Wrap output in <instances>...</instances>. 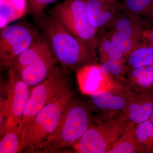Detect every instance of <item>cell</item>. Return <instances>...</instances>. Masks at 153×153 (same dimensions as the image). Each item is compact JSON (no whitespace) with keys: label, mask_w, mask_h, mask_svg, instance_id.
<instances>
[{"label":"cell","mask_w":153,"mask_h":153,"mask_svg":"<svg viewBox=\"0 0 153 153\" xmlns=\"http://www.w3.org/2000/svg\"><path fill=\"white\" fill-rule=\"evenodd\" d=\"M41 32L27 22H20L1 30L0 66L7 69L11 62L30 47Z\"/></svg>","instance_id":"9c48e42d"},{"label":"cell","mask_w":153,"mask_h":153,"mask_svg":"<svg viewBox=\"0 0 153 153\" xmlns=\"http://www.w3.org/2000/svg\"><path fill=\"white\" fill-rule=\"evenodd\" d=\"M127 61L118 60H107L100 62V69L103 74L115 76H121L127 70L126 66Z\"/></svg>","instance_id":"7402d4cb"},{"label":"cell","mask_w":153,"mask_h":153,"mask_svg":"<svg viewBox=\"0 0 153 153\" xmlns=\"http://www.w3.org/2000/svg\"><path fill=\"white\" fill-rule=\"evenodd\" d=\"M7 70V79L1 85V124L5 126L1 134L10 127L20 126L32 89L13 68Z\"/></svg>","instance_id":"52a82bcc"},{"label":"cell","mask_w":153,"mask_h":153,"mask_svg":"<svg viewBox=\"0 0 153 153\" xmlns=\"http://www.w3.org/2000/svg\"><path fill=\"white\" fill-rule=\"evenodd\" d=\"M22 134L19 126H13L1 134L0 153H22Z\"/></svg>","instance_id":"ac0fdd59"},{"label":"cell","mask_w":153,"mask_h":153,"mask_svg":"<svg viewBox=\"0 0 153 153\" xmlns=\"http://www.w3.org/2000/svg\"><path fill=\"white\" fill-rule=\"evenodd\" d=\"M17 9L19 13L23 17L27 13L28 4L27 0H8Z\"/></svg>","instance_id":"cb8c5ba5"},{"label":"cell","mask_w":153,"mask_h":153,"mask_svg":"<svg viewBox=\"0 0 153 153\" xmlns=\"http://www.w3.org/2000/svg\"><path fill=\"white\" fill-rule=\"evenodd\" d=\"M37 24L42 30L60 67L66 73L97 63L85 45L49 14H45Z\"/></svg>","instance_id":"6da1fadb"},{"label":"cell","mask_w":153,"mask_h":153,"mask_svg":"<svg viewBox=\"0 0 153 153\" xmlns=\"http://www.w3.org/2000/svg\"><path fill=\"white\" fill-rule=\"evenodd\" d=\"M128 82L136 93L153 92V66L129 68Z\"/></svg>","instance_id":"2e32d148"},{"label":"cell","mask_w":153,"mask_h":153,"mask_svg":"<svg viewBox=\"0 0 153 153\" xmlns=\"http://www.w3.org/2000/svg\"><path fill=\"white\" fill-rule=\"evenodd\" d=\"M49 14L82 42L97 63L98 32L91 24L84 0H65L49 11Z\"/></svg>","instance_id":"3957f363"},{"label":"cell","mask_w":153,"mask_h":153,"mask_svg":"<svg viewBox=\"0 0 153 153\" xmlns=\"http://www.w3.org/2000/svg\"><path fill=\"white\" fill-rule=\"evenodd\" d=\"M128 68L153 66V45L142 39L138 46L127 57Z\"/></svg>","instance_id":"e0dca14e"},{"label":"cell","mask_w":153,"mask_h":153,"mask_svg":"<svg viewBox=\"0 0 153 153\" xmlns=\"http://www.w3.org/2000/svg\"><path fill=\"white\" fill-rule=\"evenodd\" d=\"M153 113V92L132 91L125 109L122 112L129 124L137 125L149 120Z\"/></svg>","instance_id":"8fae6325"},{"label":"cell","mask_w":153,"mask_h":153,"mask_svg":"<svg viewBox=\"0 0 153 153\" xmlns=\"http://www.w3.org/2000/svg\"><path fill=\"white\" fill-rule=\"evenodd\" d=\"M128 125L122 113L118 117L111 115L104 121L94 119L85 134L71 148L76 153H108Z\"/></svg>","instance_id":"8992f818"},{"label":"cell","mask_w":153,"mask_h":153,"mask_svg":"<svg viewBox=\"0 0 153 153\" xmlns=\"http://www.w3.org/2000/svg\"><path fill=\"white\" fill-rule=\"evenodd\" d=\"M149 120L153 124V113L152 115V116H151L150 119H149Z\"/></svg>","instance_id":"4316f807"},{"label":"cell","mask_w":153,"mask_h":153,"mask_svg":"<svg viewBox=\"0 0 153 153\" xmlns=\"http://www.w3.org/2000/svg\"><path fill=\"white\" fill-rule=\"evenodd\" d=\"M142 39L146 40L153 45V26H151L144 30Z\"/></svg>","instance_id":"d4e9b609"},{"label":"cell","mask_w":153,"mask_h":153,"mask_svg":"<svg viewBox=\"0 0 153 153\" xmlns=\"http://www.w3.org/2000/svg\"><path fill=\"white\" fill-rule=\"evenodd\" d=\"M14 71L22 81L33 88L55 74L60 66L47 41L38 39L17 56Z\"/></svg>","instance_id":"277c9868"},{"label":"cell","mask_w":153,"mask_h":153,"mask_svg":"<svg viewBox=\"0 0 153 153\" xmlns=\"http://www.w3.org/2000/svg\"><path fill=\"white\" fill-rule=\"evenodd\" d=\"M69 88L68 73L61 67L48 79L32 88L19 126L22 137L38 113L56 97Z\"/></svg>","instance_id":"ba28073f"},{"label":"cell","mask_w":153,"mask_h":153,"mask_svg":"<svg viewBox=\"0 0 153 153\" xmlns=\"http://www.w3.org/2000/svg\"><path fill=\"white\" fill-rule=\"evenodd\" d=\"M108 89L98 91L89 95L91 104L96 109L103 112L111 114L122 112L132 91L123 90L116 92Z\"/></svg>","instance_id":"5bb4252c"},{"label":"cell","mask_w":153,"mask_h":153,"mask_svg":"<svg viewBox=\"0 0 153 153\" xmlns=\"http://www.w3.org/2000/svg\"><path fill=\"white\" fill-rule=\"evenodd\" d=\"M57 0H27L28 9L27 13L32 16L36 23L40 21L45 14L44 10L47 6L55 3Z\"/></svg>","instance_id":"603a6c76"},{"label":"cell","mask_w":153,"mask_h":153,"mask_svg":"<svg viewBox=\"0 0 153 153\" xmlns=\"http://www.w3.org/2000/svg\"><path fill=\"white\" fill-rule=\"evenodd\" d=\"M94 120L88 107L72 98L65 109L57 129L41 153H56L71 148L85 134Z\"/></svg>","instance_id":"5b68a950"},{"label":"cell","mask_w":153,"mask_h":153,"mask_svg":"<svg viewBox=\"0 0 153 153\" xmlns=\"http://www.w3.org/2000/svg\"><path fill=\"white\" fill-rule=\"evenodd\" d=\"M102 1L106 2L108 3H117L118 0H100Z\"/></svg>","instance_id":"484cf974"},{"label":"cell","mask_w":153,"mask_h":153,"mask_svg":"<svg viewBox=\"0 0 153 153\" xmlns=\"http://www.w3.org/2000/svg\"><path fill=\"white\" fill-rule=\"evenodd\" d=\"M121 9L145 29L153 23V0H123Z\"/></svg>","instance_id":"9a60e30c"},{"label":"cell","mask_w":153,"mask_h":153,"mask_svg":"<svg viewBox=\"0 0 153 153\" xmlns=\"http://www.w3.org/2000/svg\"><path fill=\"white\" fill-rule=\"evenodd\" d=\"M135 126L129 124L125 131L108 153H141L136 138Z\"/></svg>","instance_id":"d6986e66"},{"label":"cell","mask_w":153,"mask_h":153,"mask_svg":"<svg viewBox=\"0 0 153 153\" xmlns=\"http://www.w3.org/2000/svg\"><path fill=\"white\" fill-rule=\"evenodd\" d=\"M15 6L8 0H0V28L2 30L9 23L22 18Z\"/></svg>","instance_id":"44dd1931"},{"label":"cell","mask_w":153,"mask_h":153,"mask_svg":"<svg viewBox=\"0 0 153 153\" xmlns=\"http://www.w3.org/2000/svg\"><path fill=\"white\" fill-rule=\"evenodd\" d=\"M108 29L107 37L127 57L138 46L144 30L122 10Z\"/></svg>","instance_id":"30bf717a"},{"label":"cell","mask_w":153,"mask_h":153,"mask_svg":"<svg viewBox=\"0 0 153 153\" xmlns=\"http://www.w3.org/2000/svg\"><path fill=\"white\" fill-rule=\"evenodd\" d=\"M70 88L55 97L38 113L22 137V153H41L60 123L73 98Z\"/></svg>","instance_id":"7a4b0ae2"},{"label":"cell","mask_w":153,"mask_h":153,"mask_svg":"<svg viewBox=\"0 0 153 153\" xmlns=\"http://www.w3.org/2000/svg\"><path fill=\"white\" fill-rule=\"evenodd\" d=\"M91 24L98 33H103L112 24L121 10L120 4L100 0H84Z\"/></svg>","instance_id":"7c38bea8"},{"label":"cell","mask_w":153,"mask_h":153,"mask_svg":"<svg viewBox=\"0 0 153 153\" xmlns=\"http://www.w3.org/2000/svg\"><path fill=\"white\" fill-rule=\"evenodd\" d=\"M76 79L81 92L90 95L99 90L109 89L110 75L103 74L100 65L88 64L76 70Z\"/></svg>","instance_id":"4fadbf2b"},{"label":"cell","mask_w":153,"mask_h":153,"mask_svg":"<svg viewBox=\"0 0 153 153\" xmlns=\"http://www.w3.org/2000/svg\"><path fill=\"white\" fill-rule=\"evenodd\" d=\"M134 132L141 153H153V124L150 121L136 125Z\"/></svg>","instance_id":"ffe728a7"}]
</instances>
